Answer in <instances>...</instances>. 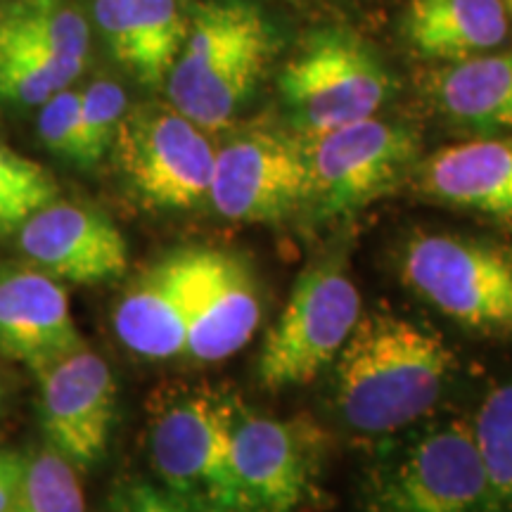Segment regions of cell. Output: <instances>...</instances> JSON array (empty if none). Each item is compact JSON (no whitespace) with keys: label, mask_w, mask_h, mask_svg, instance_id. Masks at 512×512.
Here are the masks:
<instances>
[{"label":"cell","mask_w":512,"mask_h":512,"mask_svg":"<svg viewBox=\"0 0 512 512\" xmlns=\"http://www.w3.org/2000/svg\"><path fill=\"white\" fill-rule=\"evenodd\" d=\"M335 366L342 420L361 434H392L437 406L456 356L427 325L375 311L358 318Z\"/></svg>","instance_id":"6da1fadb"},{"label":"cell","mask_w":512,"mask_h":512,"mask_svg":"<svg viewBox=\"0 0 512 512\" xmlns=\"http://www.w3.org/2000/svg\"><path fill=\"white\" fill-rule=\"evenodd\" d=\"M271 46V29L254 5L226 0L197 8L164 81L171 107L202 131L228 126L264 76Z\"/></svg>","instance_id":"7a4b0ae2"},{"label":"cell","mask_w":512,"mask_h":512,"mask_svg":"<svg viewBox=\"0 0 512 512\" xmlns=\"http://www.w3.org/2000/svg\"><path fill=\"white\" fill-rule=\"evenodd\" d=\"M147 411V451L164 489L200 512H233L230 441L240 413L233 396L169 387Z\"/></svg>","instance_id":"3957f363"},{"label":"cell","mask_w":512,"mask_h":512,"mask_svg":"<svg viewBox=\"0 0 512 512\" xmlns=\"http://www.w3.org/2000/svg\"><path fill=\"white\" fill-rule=\"evenodd\" d=\"M406 285L479 335L512 339V247L453 233H420L403 249Z\"/></svg>","instance_id":"277c9868"},{"label":"cell","mask_w":512,"mask_h":512,"mask_svg":"<svg viewBox=\"0 0 512 512\" xmlns=\"http://www.w3.org/2000/svg\"><path fill=\"white\" fill-rule=\"evenodd\" d=\"M366 510L503 512L465 422L427 430L377 460L366 479Z\"/></svg>","instance_id":"5b68a950"},{"label":"cell","mask_w":512,"mask_h":512,"mask_svg":"<svg viewBox=\"0 0 512 512\" xmlns=\"http://www.w3.org/2000/svg\"><path fill=\"white\" fill-rule=\"evenodd\" d=\"M283 102L304 138L375 117L392 93L389 72L347 29L313 34L278 76Z\"/></svg>","instance_id":"8992f818"},{"label":"cell","mask_w":512,"mask_h":512,"mask_svg":"<svg viewBox=\"0 0 512 512\" xmlns=\"http://www.w3.org/2000/svg\"><path fill=\"white\" fill-rule=\"evenodd\" d=\"M361 318V294L342 266L323 261L299 275L261 349L264 389L306 384L337 361Z\"/></svg>","instance_id":"52a82bcc"},{"label":"cell","mask_w":512,"mask_h":512,"mask_svg":"<svg viewBox=\"0 0 512 512\" xmlns=\"http://www.w3.org/2000/svg\"><path fill=\"white\" fill-rule=\"evenodd\" d=\"M309 197L320 219H347L392 192L418 159L411 128L375 117L304 138Z\"/></svg>","instance_id":"ba28073f"},{"label":"cell","mask_w":512,"mask_h":512,"mask_svg":"<svg viewBox=\"0 0 512 512\" xmlns=\"http://www.w3.org/2000/svg\"><path fill=\"white\" fill-rule=\"evenodd\" d=\"M328 437L311 418L238 413L230 441L233 512H302L318 491Z\"/></svg>","instance_id":"9c48e42d"},{"label":"cell","mask_w":512,"mask_h":512,"mask_svg":"<svg viewBox=\"0 0 512 512\" xmlns=\"http://www.w3.org/2000/svg\"><path fill=\"white\" fill-rule=\"evenodd\" d=\"M112 147L121 176L145 207L195 209L209 200L216 150L171 105L126 110Z\"/></svg>","instance_id":"30bf717a"},{"label":"cell","mask_w":512,"mask_h":512,"mask_svg":"<svg viewBox=\"0 0 512 512\" xmlns=\"http://www.w3.org/2000/svg\"><path fill=\"white\" fill-rule=\"evenodd\" d=\"M309 164L304 140L252 131L214 155L209 200L223 219L278 223L306 207Z\"/></svg>","instance_id":"8fae6325"},{"label":"cell","mask_w":512,"mask_h":512,"mask_svg":"<svg viewBox=\"0 0 512 512\" xmlns=\"http://www.w3.org/2000/svg\"><path fill=\"white\" fill-rule=\"evenodd\" d=\"M41 425L50 448L86 470L105 458L117 418V382L107 361L81 349L38 373Z\"/></svg>","instance_id":"7c38bea8"},{"label":"cell","mask_w":512,"mask_h":512,"mask_svg":"<svg viewBox=\"0 0 512 512\" xmlns=\"http://www.w3.org/2000/svg\"><path fill=\"white\" fill-rule=\"evenodd\" d=\"M17 247L31 266L79 285L107 283L128 268L124 233L105 211L53 200L17 230Z\"/></svg>","instance_id":"4fadbf2b"},{"label":"cell","mask_w":512,"mask_h":512,"mask_svg":"<svg viewBox=\"0 0 512 512\" xmlns=\"http://www.w3.org/2000/svg\"><path fill=\"white\" fill-rule=\"evenodd\" d=\"M83 347L69 297L53 275L27 264H0V354L43 373Z\"/></svg>","instance_id":"5bb4252c"},{"label":"cell","mask_w":512,"mask_h":512,"mask_svg":"<svg viewBox=\"0 0 512 512\" xmlns=\"http://www.w3.org/2000/svg\"><path fill=\"white\" fill-rule=\"evenodd\" d=\"M200 247L174 249L126 287L114 306V332L143 358L185 354Z\"/></svg>","instance_id":"9a60e30c"},{"label":"cell","mask_w":512,"mask_h":512,"mask_svg":"<svg viewBox=\"0 0 512 512\" xmlns=\"http://www.w3.org/2000/svg\"><path fill=\"white\" fill-rule=\"evenodd\" d=\"M261 323L254 275L240 256L200 247L185 354L214 363L238 354Z\"/></svg>","instance_id":"2e32d148"},{"label":"cell","mask_w":512,"mask_h":512,"mask_svg":"<svg viewBox=\"0 0 512 512\" xmlns=\"http://www.w3.org/2000/svg\"><path fill=\"white\" fill-rule=\"evenodd\" d=\"M420 192L512 228V136L441 147L420 166Z\"/></svg>","instance_id":"e0dca14e"},{"label":"cell","mask_w":512,"mask_h":512,"mask_svg":"<svg viewBox=\"0 0 512 512\" xmlns=\"http://www.w3.org/2000/svg\"><path fill=\"white\" fill-rule=\"evenodd\" d=\"M112 55L145 86H162L181 55L188 22L176 0H95Z\"/></svg>","instance_id":"ac0fdd59"},{"label":"cell","mask_w":512,"mask_h":512,"mask_svg":"<svg viewBox=\"0 0 512 512\" xmlns=\"http://www.w3.org/2000/svg\"><path fill=\"white\" fill-rule=\"evenodd\" d=\"M508 29L501 0H411L403 15V34L415 53L441 62L491 53Z\"/></svg>","instance_id":"d6986e66"},{"label":"cell","mask_w":512,"mask_h":512,"mask_svg":"<svg viewBox=\"0 0 512 512\" xmlns=\"http://www.w3.org/2000/svg\"><path fill=\"white\" fill-rule=\"evenodd\" d=\"M427 91L460 126L482 133L512 131V50L446 62L432 72Z\"/></svg>","instance_id":"ffe728a7"},{"label":"cell","mask_w":512,"mask_h":512,"mask_svg":"<svg viewBox=\"0 0 512 512\" xmlns=\"http://www.w3.org/2000/svg\"><path fill=\"white\" fill-rule=\"evenodd\" d=\"M0 31L53 57L74 76L83 72L91 31L79 12L60 8L57 3H19V8L5 22H0Z\"/></svg>","instance_id":"44dd1931"},{"label":"cell","mask_w":512,"mask_h":512,"mask_svg":"<svg viewBox=\"0 0 512 512\" xmlns=\"http://www.w3.org/2000/svg\"><path fill=\"white\" fill-rule=\"evenodd\" d=\"M76 79L53 57L0 31V98L17 105L41 107Z\"/></svg>","instance_id":"7402d4cb"},{"label":"cell","mask_w":512,"mask_h":512,"mask_svg":"<svg viewBox=\"0 0 512 512\" xmlns=\"http://www.w3.org/2000/svg\"><path fill=\"white\" fill-rule=\"evenodd\" d=\"M472 434L498 505L512 512V382L486 394Z\"/></svg>","instance_id":"603a6c76"},{"label":"cell","mask_w":512,"mask_h":512,"mask_svg":"<svg viewBox=\"0 0 512 512\" xmlns=\"http://www.w3.org/2000/svg\"><path fill=\"white\" fill-rule=\"evenodd\" d=\"M57 192L46 166L0 143V238L15 235L29 216L57 200Z\"/></svg>","instance_id":"cb8c5ba5"},{"label":"cell","mask_w":512,"mask_h":512,"mask_svg":"<svg viewBox=\"0 0 512 512\" xmlns=\"http://www.w3.org/2000/svg\"><path fill=\"white\" fill-rule=\"evenodd\" d=\"M5 512H86L76 467L50 446L29 456L22 486Z\"/></svg>","instance_id":"d4e9b609"},{"label":"cell","mask_w":512,"mask_h":512,"mask_svg":"<svg viewBox=\"0 0 512 512\" xmlns=\"http://www.w3.org/2000/svg\"><path fill=\"white\" fill-rule=\"evenodd\" d=\"M126 112V93L114 81H93L81 93L79 166H93L107 155Z\"/></svg>","instance_id":"484cf974"},{"label":"cell","mask_w":512,"mask_h":512,"mask_svg":"<svg viewBox=\"0 0 512 512\" xmlns=\"http://www.w3.org/2000/svg\"><path fill=\"white\" fill-rule=\"evenodd\" d=\"M79 128H81V93H55L41 105L38 114V138L50 152L79 164Z\"/></svg>","instance_id":"4316f807"},{"label":"cell","mask_w":512,"mask_h":512,"mask_svg":"<svg viewBox=\"0 0 512 512\" xmlns=\"http://www.w3.org/2000/svg\"><path fill=\"white\" fill-rule=\"evenodd\" d=\"M110 512H200L166 491L162 484L126 479L110 496Z\"/></svg>","instance_id":"83f0119b"},{"label":"cell","mask_w":512,"mask_h":512,"mask_svg":"<svg viewBox=\"0 0 512 512\" xmlns=\"http://www.w3.org/2000/svg\"><path fill=\"white\" fill-rule=\"evenodd\" d=\"M27 463L29 456L24 453L0 448V512L8 510L10 503L15 501L24 472H27Z\"/></svg>","instance_id":"f1b7e54d"},{"label":"cell","mask_w":512,"mask_h":512,"mask_svg":"<svg viewBox=\"0 0 512 512\" xmlns=\"http://www.w3.org/2000/svg\"><path fill=\"white\" fill-rule=\"evenodd\" d=\"M22 5H41V3H57V0H19Z\"/></svg>","instance_id":"f546056e"},{"label":"cell","mask_w":512,"mask_h":512,"mask_svg":"<svg viewBox=\"0 0 512 512\" xmlns=\"http://www.w3.org/2000/svg\"><path fill=\"white\" fill-rule=\"evenodd\" d=\"M503 8H505V15H508V19L512 22V0H501Z\"/></svg>","instance_id":"4dcf8cb0"},{"label":"cell","mask_w":512,"mask_h":512,"mask_svg":"<svg viewBox=\"0 0 512 512\" xmlns=\"http://www.w3.org/2000/svg\"><path fill=\"white\" fill-rule=\"evenodd\" d=\"M0 408H3V384H0Z\"/></svg>","instance_id":"1f68e13d"}]
</instances>
